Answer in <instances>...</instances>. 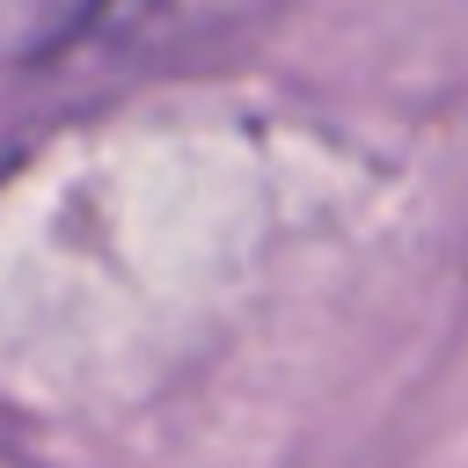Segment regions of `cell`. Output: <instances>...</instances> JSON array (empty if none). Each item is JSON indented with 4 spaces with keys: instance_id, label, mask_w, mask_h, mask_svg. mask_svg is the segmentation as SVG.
<instances>
[{
    "instance_id": "obj_1",
    "label": "cell",
    "mask_w": 468,
    "mask_h": 468,
    "mask_svg": "<svg viewBox=\"0 0 468 468\" xmlns=\"http://www.w3.org/2000/svg\"><path fill=\"white\" fill-rule=\"evenodd\" d=\"M278 0H88L80 44L117 66H183L249 37Z\"/></svg>"
}]
</instances>
